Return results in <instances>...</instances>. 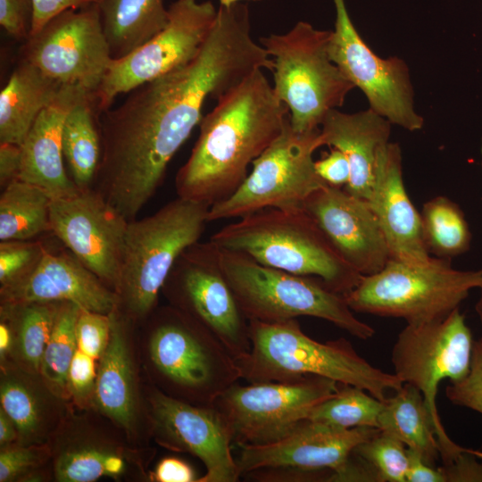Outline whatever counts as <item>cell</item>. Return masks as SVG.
Here are the masks:
<instances>
[{
	"label": "cell",
	"instance_id": "9c48e42d",
	"mask_svg": "<svg viewBox=\"0 0 482 482\" xmlns=\"http://www.w3.org/2000/svg\"><path fill=\"white\" fill-rule=\"evenodd\" d=\"M481 287L482 269L455 270L451 260L435 256L423 264L390 259L378 272L362 276L345 297L353 312L422 324L445 319L471 289Z\"/></svg>",
	"mask_w": 482,
	"mask_h": 482
},
{
	"label": "cell",
	"instance_id": "4316f807",
	"mask_svg": "<svg viewBox=\"0 0 482 482\" xmlns=\"http://www.w3.org/2000/svg\"><path fill=\"white\" fill-rule=\"evenodd\" d=\"M62 87L34 65L20 60L0 93V143L21 145Z\"/></svg>",
	"mask_w": 482,
	"mask_h": 482
},
{
	"label": "cell",
	"instance_id": "44dd1931",
	"mask_svg": "<svg viewBox=\"0 0 482 482\" xmlns=\"http://www.w3.org/2000/svg\"><path fill=\"white\" fill-rule=\"evenodd\" d=\"M0 297L1 303L70 302L83 310L104 314L118 303L116 293L63 245L56 247L47 242L35 267L16 281L1 287Z\"/></svg>",
	"mask_w": 482,
	"mask_h": 482
},
{
	"label": "cell",
	"instance_id": "8992f818",
	"mask_svg": "<svg viewBox=\"0 0 482 482\" xmlns=\"http://www.w3.org/2000/svg\"><path fill=\"white\" fill-rule=\"evenodd\" d=\"M151 315L146 350L158 389L190 403L213 405L242 378L233 355L194 319L170 304Z\"/></svg>",
	"mask_w": 482,
	"mask_h": 482
},
{
	"label": "cell",
	"instance_id": "d4e9b609",
	"mask_svg": "<svg viewBox=\"0 0 482 482\" xmlns=\"http://www.w3.org/2000/svg\"><path fill=\"white\" fill-rule=\"evenodd\" d=\"M62 398L55 395L39 374L13 365L1 366V408L14 422L17 443H46L61 421Z\"/></svg>",
	"mask_w": 482,
	"mask_h": 482
},
{
	"label": "cell",
	"instance_id": "7402d4cb",
	"mask_svg": "<svg viewBox=\"0 0 482 482\" xmlns=\"http://www.w3.org/2000/svg\"><path fill=\"white\" fill-rule=\"evenodd\" d=\"M368 203L386 238L390 259L409 264L432 260L424 242L420 213L403 183L397 143L388 142L379 153Z\"/></svg>",
	"mask_w": 482,
	"mask_h": 482
},
{
	"label": "cell",
	"instance_id": "52a82bcc",
	"mask_svg": "<svg viewBox=\"0 0 482 482\" xmlns=\"http://www.w3.org/2000/svg\"><path fill=\"white\" fill-rule=\"evenodd\" d=\"M217 248L221 270L248 320L271 323L309 316L359 339L374 336V328L355 317L345 295L320 278L267 267L246 254Z\"/></svg>",
	"mask_w": 482,
	"mask_h": 482
},
{
	"label": "cell",
	"instance_id": "f5cc1de1",
	"mask_svg": "<svg viewBox=\"0 0 482 482\" xmlns=\"http://www.w3.org/2000/svg\"><path fill=\"white\" fill-rule=\"evenodd\" d=\"M18 431L14 422L0 407V445L1 447L16 443Z\"/></svg>",
	"mask_w": 482,
	"mask_h": 482
},
{
	"label": "cell",
	"instance_id": "f907efd6",
	"mask_svg": "<svg viewBox=\"0 0 482 482\" xmlns=\"http://www.w3.org/2000/svg\"><path fill=\"white\" fill-rule=\"evenodd\" d=\"M406 482H446L439 466L428 464L414 451L407 448Z\"/></svg>",
	"mask_w": 482,
	"mask_h": 482
},
{
	"label": "cell",
	"instance_id": "f546056e",
	"mask_svg": "<svg viewBox=\"0 0 482 482\" xmlns=\"http://www.w3.org/2000/svg\"><path fill=\"white\" fill-rule=\"evenodd\" d=\"M98 118L94 95H86L71 109L63 124L64 162L70 178L80 191L93 188L101 160Z\"/></svg>",
	"mask_w": 482,
	"mask_h": 482
},
{
	"label": "cell",
	"instance_id": "e0dca14e",
	"mask_svg": "<svg viewBox=\"0 0 482 482\" xmlns=\"http://www.w3.org/2000/svg\"><path fill=\"white\" fill-rule=\"evenodd\" d=\"M148 418L160 445L190 453L204 463L206 472L198 482L240 479L229 427L214 405L190 403L154 387L148 395Z\"/></svg>",
	"mask_w": 482,
	"mask_h": 482
},
{
	"label": "cell",
	"instance_id": "1f68e13d",
	"mask_svg": "<svg viewBox=\"0 0 482 482\" xmlns=\"http://www.w3.org/2000/svg\"><path fill=\"white\" fill-rule=\"evenodd\" d=\"M52 197L41 187L16 180L0 195V241L35 239L51 234Z\"/></svg>",
	"mask_w": 482,
	"mask_h": 482
},
{
	"label": "cell",
	"instance_id": "e575fe53",
	"mask_svg": "<svg viewBox=\"0 0 482 482\" xmlns=\"http://www.w3.org/2000/svg\"><path fill=\"white\" fill-rule=\"evenodd\" d=\"M80 311L73 303H59L40 362L39 375L48 388L63 401L71 400L68 374L77 348L76 325Z\"/></svg>",
	"mask_w": 482,
	"mask_h": 482
},
{
	"label": "cell",
	"instance_id": "ba28073f",
	"mask_svg": "<svg viewBox=\"0 0 482 482\" xmlns=\"http://www.w3.org/2000/svg\"><path fill=\"white\" fill-rule=\"evenodd\" d=\"M330 31L299 21L285 34L260 38L273 62V91L287 107L295 131L319 129L355 87L329 58Z\"/></svg>",
	"mask_w": 482,
	"mask_h": 482
},
{
	"label": "cell",
	"instance_id": "d6986e66",
	"mask_svg": "<svg viewBox=\"0 0 482 482\" xmlns=\"http://www.w3.org/2000/svg\"><path fill=\"white\" fill-rule=\"evenodd\" d=\"M343 260L362 276L381 270L390 260L386 238L368 201L325 185L303 203Z\"/></svg>",
	"mask_w": 482,
	"mask_h": 482
},
{
	"label": "cell",
	"instance_id": "836d02e7",
	"mask_svg": "<svg viewBox=\"0 0 482 482\" xmlns=\"http://www.w3.org/2000/svg\"><path fill=\"white\" fill-rule=\"evenodd\" d=\"M420 213L424 242L430 254L451 260L470 250L471 232L456 203L438 195L427 201Z\"/></svg>",
	"mask_w": 482,
	"mask_h": 482
},
{
	"label": "cell",
	"instance_id": "484cf974",
	"mask_svg": "<svg viewBox=\"0 0 482 482\" xmlns=\"http://www.w3.org/2000/svg\"><path fill=\"white\" fill-rule=\"evenodd\" d=\"M109 314L110 338L97 365L93 407L129 432L136 422L137 397L126 318L117 307Z\"/></svg>",
	"mask_w": 482,
	"mask_h": 482
},
{
	"label": "cell",
	"instance_id": "ffe728a7",
	"mask_svg": "<svg viewBox=\"0 0 482 482\" xmlns=\"http://www.w3.org/2000/svg\"><path fill=\"white\" fill-rule=\"evenodd\" d=\"M379 431L377 428H343L304 419L281 439L262 445L238 447L240 478L265 467L292 466L340 471L356 446Z\"/></svg>",
	"mask_w": 482,
	"mask_h": 482
},
{
	"label": "cell",
	"instance_id": "277c9868",
	"mask_svg": "<svg viewBox=\"0 0 482 482\" xmlns=\"http://www.w3.org/2000/svg\"><path fill=\"white\" fill-rule=\"evenodd\" d=\"M238 219L209 240L264 266L320 278L344 295L362 277L343 260L303 207L266 208Z\"/></svg>",
	"mask_w": 482,
	"mask_h": 482
},
{
	"label": "cell",
	"instance_id": "cb8c5ba5",
	"mask_svg": "<svg viewBox=\"0 0 482 482\" xmlns=\"http://www.w3.org/2000/svg\"><path fill=\"white\" fill-rule=\"evenodd\" d=\"M392 123L372 109L354 113L331 110L320 124L322 145L340 150L351 168L344 189L369 200L381 149L388 143Z\"/></svg>",
	"mask_w": 482,
	"mask_h": 482
},
{
	"label": "cell",
	"instance_id": "11a10c76",
	"mask_svg": "<svg viewBox=\"0 0 482 482\" xmlns=\"http://www.w3.org/2000/svg\"><path fill=\"white\" fill-rule=\"evenodd\" d=\"M220 6L229 7L231 6L234 4L239 3L243 0H219ZM252 1H261V0H252Z\"/></svg>",
	"mask_w": 482,
	"mask_h": 482
},
{
	"label": "cell",
	"instance_id": "5bb4252c",
	"mask_svg": "<svg viewBox=\"0 0 482 482\" xmlns=\"http://www.w3.org/2000/svg\"><path fill=\"white\" fill-rule=\"evenodd\" d=\"M162 292L171 306L212 332L236 360L250 351L248 320L221 270L212 242L197 241L184 250Z\"/></svg>",
	"mask_w": 482,
	"mask_h": 482
},
{
	"label": "cell",
	"instance_id": "5b68a950",
	"mask_svg": "<svg viewBox=\"0 0 482 482\" xmlns=\"http://www.w3.org/2000/svg\"><path fill=\"white\" fill-rule=\"evenodd\" d=\"M209 206L177 197L154 214L129 221L117 308L127 320H143L155 310L159 294L179 256L199 241Z\"/></svg>",
	"mask_w": 482,
	"mask_h": 482
},
{
	"label": "cell",
	"instance_id": "7c38bea8",
	"mask_svg": "<svg viewBox=\"0 0 482 482\" xmlns=\"http://www.w3.org/2000/svg\"><path fill=\"white\" fill-rule=\"evenodd\" d=\"M338 385L319 376L246 385L237 382L213 405L225 418L234 445H262L289 434L314 407L334 395Z\"/></svg>",
	"mask_w": 482,
	"mask_h": 482
},
{
	"label": "cell",
	"instance_id": "f6af8a7d",
	"mask_svg": "<svg viewBox=\"0 0 482 482\" xmlns=\"http://www.w3.org/2000/svg\"><path fill=\"white\" fill-rule=\"evenodd\" d=\"M439 468L446 482H482V450L470 449Z\"/></svg>",
	"mask_w": 482,
	"mask_h": 482
},
{
	"label": "cell",
	"instance_id": "d590c367",
	"mask_svg": "<svg viewBox=\"0 0 482 482\" xmlns=\"http://www.w3.org/2000/svg\"><path fill=\"white\" fill-rule=\"evenodd\" d=\"M382 408L383 401L366 390L352 385L339 384L337 393L314 407L307 419L343 428H378V417Z\"/></svg>",
	"mask_w": 482,
	"mask_h": 482
},
{
	"label": "cell",
	"instance_id": "ee69618b",
	"mask_svg": "<svg viewBox=\"0 0 482 482\" xmlns=\"http://www.w3.org/2000/svg\"><path fill=\"white\" fill-rule=\"evenodd\" d=\"M332 473L330 470L277 466L260 468L245 474L242 478L258 482H329Z\"/></svg>",
	"mask_w": 482,
	"mask_h": 482
},
{
	"label": "cell",
	"instance_id": "3957f363",
	"mask_svg": "<svg viewBox=\"0 0 482 482\" xmlns=\"http://www.w3.org/2000/svg\"><path fill=\"white\" fill-rule=\"evenodd\" d=\"M250 351L237 359L248 383L289 381L319 376L361 387L384 401L403 382L362 357L345 338L320 342L304 334L296 319L248 320Z\"/></svg>",
	"mask_w": 482,
	"mask_h": 482
},
{
	"label": "cell",
	"instance_id": "7bdbcfd3",
	"mask_svg": "<svg viewBox=\"0 0 482 482\" xmlns=\"http://www.w3.org/2000/svg\"><path fill=\"white\" fill-rule=\"evenodd\" d=\"M33 0H0V25L12 38L25 42L30 36Z\"/></svg>",
	"mask_w": 482,
	"mask_h": 482
},
{
	"label": "cell",
	"instance_id": "816d5d0a",
	"mask_svg": "<svg viewBox=\"0 0 482 482\" xmlns=\"http://www.w3.org/2000/svg\"><path fill=\"white\" fill-rule=\"evenodd\" d=\"M13 343L12 329L9 320L3 315L0 320V359L1 366L5 365L11 355Z\"/></svg>",
	"mask_w": 482,
	"mask_h": 482
},
{
	"label": "cell",
	"instance_id": "d6a6232c",
	"mask_svg": "<svg viewBox=\"0 0 482 482\" xmlns=\"http://www.w3.org/2000/svg\"><path fill=\"white\" fill-rule=\"evenodd\" d=\"M53 456L54 476L59 482L119 478L127 470V457L121 448L95 439L79 437L66 441Z\"/></svg>",
	"mask_w": 482,
	"mask_h": 482
},
{
	"label": "cell",
	"instance_id": "30bf717a",
	"mask_svg": "<svg viewBox=\"0 0 482 482\" xmlns=\"http://www.w3.org/2000/svg\"><path fill=\"white\" fill-rule=\"evenodd\" d=\"M474 343L465 316L457 308L440 320L407 324L392 348L394 374L423 395L435 424L443 464L470 449L453 441L442 424L436 406L438 385L444 379L455 382L467 376Z\"/></svg>",
	"mask_w": 482,
	"mask_h": 482
},
{
	"label": "cell",
	"instance_id": "bcb514c9",
	"mask_svg": "<svg viewBox=\"0 0 482 482\" xmlns=\"http://www.w3.org/2000/svg\"><path fill=\"white\" fill-rule=\"evenodd\" d=\"M318 176L328 186L344 188L350 181L351 168L347 157L340 150L330 152L314 162Z\"/></svg>",
	"mask_w": 482,
	"mask_h": 482
},
{
	"label": "cell",
	"instance_id": "ab89813d",
	"mask_svg": "<svg viewBox=\"0 0 482 482\" xmlns=\"http://www.w3.org/2000/svg\"><path fill=\"white\" fill-rule=\"evenodd\" d=\"M445 395L455 405L482 414V341H475L469 373L465 378L450 382Z\"/></svg>",
	"mask_w": 482,
	"mask_h": 482
},
{
	"label": "cell",
	"instance_id": "4dcf8cb0",
	"mask_svg": "<svg viewBox=\"0 0 482 482\" xmlns=\"http://www.w3.org/2000/svg\"><path fill=\"white\" fill-rule=\"evenodd\" d=\"M59 303H1L0 312L10 322L13 343L10 355L13 365L39 374L40 362L50 338ZM5 366V365H4Z\"/></svg>",
	"mask_w": 482,
	"mask_h": 482
},
{
	"label": "cell",
	"instance_id": "2e32d148",
	"mask_svg": "<svg viewBox=\"0 0 482 482\" xmlns=\"http://www.w3.org/2000/svg\"><path fill=\"white\" fill-rule=\"evenodd\" d=\"M333 1L336 21L328 44L331 61L363 92L370 109L392 125L411 132L421 129L424 119L414 107L406 62L396 56L383 59L375 54L353 24L345 1Z\"/></svg>",
	"mask_w": 482,
	"mask_h": 482
},
{
	"label": "cell",
	"instance_id": "7a4b0ae2",
	"mask_svg": "<svg viewBox=\"0 0 482 482\" xmlns=\"http://www.w3.org/2000/svg\"><path fill=\"white\" fill-rule=\"evenodd\" d=\"M288 119L262 70L253 72L202 118L199 137L175 178L177 195L209 207L227 199Z\"/></svg>",
	"mask_w": 482,
	"mask_h": 482
},
{
	"label": "cell",
	"instance_id": "681fc988",
	"mask_svg": "<svg viewBox=\"0 0 482 482\" xmlns=\"http://www.w3.org/2000/svg\"><path fill=\"white\" fill-rule=\"evenodd\" d=\"M21 167L20 145L0 143V186L4 189L13 181L19 180Z\"/></svg>",
	"mask_w": 482,
	"mask_h": 482
},
{
	"label": "cell",
	"instance_id": "db71d44e",
	"mask_svg": "<svg viewBox=\"0 0 482 482\" xmlns=\"http://www.w3.org/2000/svg\"><path fill=\"white\" fill-rule=\"evenodd\" d=\"M480 289V295H479V297L475 304V310H476V312L478 314V317L479 319V321H480V324H481V327H482V287L479 288ZM482 341V336H481V338L479 339Z\"/></svg>",
	"mask_w": 482,
	"mask_h": 482
},
{
	"label": "cell",
	"instance_id": "6da1fadb",
	"mask_svg": "<svg viewBox=\"0 0 482 482\" xmlns=\"http://www.w3.org/2000/svg\"><path fill=\"white\" fill-rule=\"evenodd\" d=\"M238 82L220 49L205 45L188 64L130 92L99 114L102 154L93 189L129 221L155 194L167 167L203 116Z\"/></svg>",
	"mask_w": 482,
	"mask_h": 482
},
{
	"label": "cell",
	"instance_id": "ac0fdd59",
	"mask_svg": "<svg viewBox=\"0 0 482 482\" xmlns=\"http://www.w3.org/2000/svg\"><path fill=\"white\" fill-rule=\"evenodd\" d=\"M51 234L115 292L129 220L93 188L52 199Z\"/></svg>",
	"mask_w": 482,
	"mask_h": 482
},
{
	"label": "cell",
	"instance_id": "9f6ffc18",
	"mask_svg": "<svg viewBox=\"0 0 482 482\" xmlns=\"http://www.w3.org/2000/svg\"><path fill=\"white\" fill-rule=\"evenodd\" d=\"M481 169H482V139H481Z\"/></svg>",
	"mask_w": 482,
	"mask_h": 482
},
{
	"label": "cell",
	"instance_id": "83f0119b",
	"mask_svg": "<svg viewBox=\"0 0 482 482\" xmlns=\"http://www.w3.org/2000/svg\"><path fill=\"white\" fill-rule=\"evenodd\" d=\"M378 429L416 452L428 464L437 467L440 448L435 424L416 386L403 383L383 401Z\"/></svg>",
	"mask_w": 482,
	"mask_h": 482
},
{
	"label": "cell",
	"instance_id": "8d00e7d4",
	"mask_svg": "<svg viewBox=\"0 0 482 482\" xmlns=\"http://www.w3.org/2000/svg\"><path fill=\"white\" fill-rule=\"evenodd\" d=\"M353 452L374 469L380 482H406L407 447L398 439L379 430Z\"/></svg>",
	"mask_w": 482,
	"mask_h": 482
},
{
	"label": "cell",
	"instance_id": "60d3db41",
	"mask_svg": "<svg viewBox=\"0 0 482 482\" xmlns=\"http://www.w3.org/2000/svg\"><path fill=\"white\" fill-rule=\"evenodd\" d=\"M111 331L110 314L81 309L76 325L77 348L99 362Z\"/></svg>",
	"mask_w": 482,
	"mask_h": 482
},
{
	"label": "cell",
	"instance_id": "8fae6325",
	"mask_svg": "<svg viewBox=\"0 0 482 482\" xmlns=\"http://www.w3.org/2000/svg\"><path fill=\"white\" fill-rule=\"evenodd\" d=\"M321 146L320 129L298 132L288 119L282 133L253 162L237 190L209 208L208 222L266 208L303 207L314 191L327 185L314 167L313 154Z\"/></svg>",
	"mask_w": 482,
	"mask_h": 482
},
{
	"label": "cell",
	"instance_id": "603a6c76",
	"mask_svg": "<svg viewBox=\"0 0 482 482\" xmlns=\"http://www.w3.org/2000/svg\"><path fill=\"white\" fill-rule=\"evenodd\" d=\"M86 95L80 87L62 86L54 100L37 116L22 144L20 179L45 190L53 199L80 190L67 174L62 129L71 109Z\"/></svg>",
	"mask_w": 482,
	"mask_h": 482
},
{
	"label": "cell",
	"instance_id": "f1b7e54d",
	"mask_svg": "<svg viewBox=\"0 0 482 482\" xmlns=\"http://www.w3.org/2000/svg\"><path fill=\"white\" fill-rule=\"evenodd\" d=\"M98 7L112 59L126 56L150 40L169 17L163 0H100Z\"/></svg>",
	"mask_w": 482,
	"mask_h": 482
},
{
	"label": "cell",
	"instance_id": "4fadbf2b",
	"mask_svg": "<svg viewBox=\"0 0 482 482\" xmlns=\"http://www.w3.org/2000/svg\"><path fill=\"white\" fill-rule=\"evenodd\" d=\"M165 27L126 56L112 59L94 96L99 113L114 99L191 62L202 50L217 12L211 1L177 0Z\"/></svg>",
	"mask_w": 482,
	"mask_h": 482
},
{
	"label": "cell",
	"instance_id": "9a60e30c",
	"mask_svg": "<svg viewBox=\"0 0 482 482\" xmlns=\"http://www.w3.org/2000/svg\"><path fill=\"white\" fill-rule=\"evenodd\" d=\"M20 60L62 86L78 87L95 95L112 60L98 4L52 19L23 42Z\"/></svg>",
	"mask_w": 482,
	"mask_h": 482
},
{
	"label": "cell",
	"instance_id": "74e56055",
	"mask_svg": "<svg viewBox=\"0 0 482 482\" xmlns=\"http://www.w3.org/2000/svg\"><path fill=\"white\" fill-rule=\"evenodd\" d=\"M52 454L46 443L22 445L12 443L1 447L0 481H38L43 478L37 469Z\"/></svg>",
	"mask_w": 482,
	"mask_h": 482
},
{
	"label": "cell",
	"instance_id": "f35d334b",
	"mask_svg": "<svg viewBox=\"0 0 482 482\" xmlns=\"http://www.w3.org/2000/svg\"><path fill=\"white\" fill-rule=\"evenodd\" d=\"M46 240L0 241V287L26 275L41 259Z\"/></svg>",
	"mask_w": 482,
	"mask_h": 482
},
{
	"label": "cell",
	"instance_id": "b9f144b4",
	"mask_svg": "<svg viewBox=\"0 0 482 482\" xmlns=\"http://www.w3.org/2000/svg\"><path fill=\"white\" fill-rule=\"evenodd\" d=\"M97 365L95 358L76 348L69 370L68 387L71 399L79 408L93 407Z\"/></svg>",
	"mask_w": 482,
	"mask_h": 482
},
{
	"label": "cell",
	"instance_id": "c3c4849f",
	"mask_svg": "<svg viewBox=\"0 0 482 482\" xmlns=\"http://www.w3.org/2000/svg\"><path fill=\"white\" fill-rule=\"evenodd\" d=\"M193 467L177 457H165L149 472V480L154 482H198Z\"/></svg>",
	"mask_w": 482,
	"mask_h": 482
},
{
	"label": "cell",
	"instance_id": "7dc6e473",
	"mask_svg": "<svg viewBox=\"0 0 482 482\" xmlns=\"http://www.w3.org/2000/svg\"><path fill=\"white\" fill-rule=\"evenodd\" d=\"M99 2L100 0H33L30 36L37 34L52 19L66 11L83 8Z\"/></svg>",
	"mask_w": 482,
	"mask_h": 482
}]
</instances>
